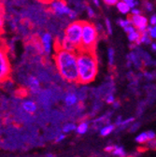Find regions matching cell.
Instances as JSON below:
<instances>
[{
    "label": "cell",
    "instance_id": "cell-1",
    "mask_svg": "<svg viewBox=\"0 0 156 157\" xmlns=\"http://www.w3.org/2000/svg\"><path fill=\"white\" fill-rule=\"evenodd\" d=\"M53 60L59 76L68 83H78L77 53L64 49L55 50Z\"/></svg>",
    "mask_w": 156,
    "mask_h": 157
},
{
    "label": "cell",
    "instance_id": "cell-2",
    "mask_svg": "<svg viewBox=\"0 0 156 157\" xmlns=\"http://www.w3.org/2000/svg\"><path fill=\"white\" fill-rule=\"evenodd\" d=\"M78 75L80 84H89L93 82L98 73V61L95 52L79 50L77 52Z\"/></svg>",
    "mask_w": 156,
    "mask_h": 157
},
{
    "label": "cell",
    "instance_id": "cell-3",
    "mask_svg": "<svg viewBox=\"0 0 156 157\" xmlns=\"http://www.w3.org/2000/svg\"><path fill=\"white\" fill-rule=\"evenodd\" d=\"M97 41H98V32L96 30L95 25L91 22L84 21L80 50L95 52Z\"/></svg>",
    "mask_w": 156,
    "mask_h": 157
},
{
    "label": "cell",
    "instance_id": "cell-4",
    "mask_svg": "<svg viewBox=\"0 0 156 157\" xmlns=\"http://www.w3.org/2000/svg\"><path fill=\"white\" fill-rule=\"evenodd\" d=\"M83 22L84 21H81V20L74 21V22L68 24L65 27V30L63 31L64 37L66 39H67L68 41H70L78 49V51H79L81 48Z\"/></svg>",
    "mask_w": 156,
    "mask_h": 157
},
{
    "label": "cell",
    "instance_id": "cell-5",
    "mask_svg": "<svg viewBox=\"0 0 156 157\" xmlns=\"http://www.w3.org/2000/svg\"><path fill=\"white\" fill-rule=\"evenodd\" d=\"M9 46L0 38V83H4L10 78L11 67L9 59Z\"/></svg>",
    "mask_w": 156,
    "mask_h": 157
},
{
    "label": "cell",
    "instance_id": "cell-6",
    "mask_svg": "<svg viewBox=\"0 0 156 157\" xmlns=\"http://www.w3.org/2000/svg\"><path fill=\"white\" fill-rule=\"evenodd\" d=\"M51 8L48 10L51 14H53L58 17L67 16L70 14L72 9H70L65 0H53L51 3Z\"/></svg>",
    "mask_w": 156,
    "mask_h": 157
},
{
    "label": "cell",
    "instance_id": "cell-7",
    "mask_svg": "<svg viewBox=\"0 0 156 157\" xmlns=\"http://www.w3.org/2000/svg\"><path fill=\"white\" fill-rule=\"evenodd\" d=\"M129 21L131 25L139 32H143L148 27V19L145 16H142L141 14H131V16L129 17Z\"/></svg>",
    "mask_w": 156,
    "mask_h": 157
},
{
    "label": "cell",
    "instance_id": "cell-8",
    "mask_svg": "<svg viewBox=\"0 0 156 157\" xmlns=\"http://www.w3.org/2000/svg\"><path fill=\"white\" fill-rule=\"evenodd\" d=\"M54 38L52 37L51 34L50 32H43L40 36V41L43 49V52L45 55H49L51 52L52 50V42Z\"/></svg>",
    "mask_w": 156,
    "mask_h": 157
},
{
    "label": "cell",
    "instance_id": "cell-9",
    "mask_svg": "<svg viewBox=\"0 0 156 157\" xmlns=\"http://www.w3.org/2000/svg\"><path fill=\"white\" fill-rule=\"evenodd\" d=\"M25 84L29 87V90L33 94H38L40 93V83L37 77L34 75L27 76L25 78Z\"/></svg>",
    "mask_w": 156,
    "mask_h": 157
},
{
    "label": "cell",
    "instance_id": "cell-10",
    "mask_svg": "<svg viewBox=\"0 0 156 157\" xmlns=\"http://www.w3.org/2000/svg\"><path fill=\"white\" fill-rule=\"evenodd\" d=\"M156 137V133L152 130H149V131H146V132H142L140 134H139L138 136H135V142L139 143V144H142V145H145L149 140H153Z\"/></svg>",
    "mask_w": 156,
    "mask_h": 157
},
{
    "label": "cell",
    "instance_id": "cell-11",
    "mask_svg": "<svg viewBox=\"0 0 156 157\" xmlns=\"http://www.w3.org/2000/svg\"><path fill=\"white\" fill-rule=\"evenodd\" d=\"M64 102H65V104H66V106L67 108L74 107V106H76L78 103H79V97H78L76 93L70 91V92H67V94H65Z\"/></svg>",
    "mask_w": 156,
    "mask_h": 157
},
{
    "label": "cell",
    "instance_id": "cell-12",
    "mask_svg": "<svg viewBox=\"0 0 156 157\" xmlns=\"http://www.w3.org/2000/svg\"><path fill=\"white\" fill-rule=\"evenodd\" d=\"M21 109L25 112H26L30 115H33L37 110V105L33 100H25L21 103Z\"/></svg>",
    "mask_w": 156,
    "mask_h": 157
},
{
    "label": "cell",
    "instance_id": "cell-13",
    "mask_svg": "<svg viewBox=\"0 0 156 157\" xmlns=\"http://www.w3.org/2000/svg\"><path fill=\"white\" fill-rule=\"evenodd\" d=\"M127 59L128 60L131 61V63L134 64V66L135 67V68L138 69H142L144 67V63L143 61L141 60V58L139 56V54L136 53L135 52H132L128 56H127Z\"/></svg>",
    "mask_w": 156,
    "mask_h": 157
},
{
    "label": "cell",
    "instance_id": "cell-14",
    "mask_svg": "<svg viewBox=\"0 0 156 157\" xmlns=\"http://www.w3.org/2000/svg\"><path fill=\"white\" fill-rule=\"evenodd\" d=\"M111 154L114 157H129V153H127L125 149L120 145H115L114 150L111 151Z\"/></svg>",
    "mask_w": 156,
    "mask_h": 157
},
{
    "label": "cell",
    "instance_id": "cell-15",
    "mask_svg": "<svg viewBox=\"0 0 156 157\" xmlns=\"http://www.w3.org/2000/svg\"><path fill=\"white\" fill-rule=\"evenodd\" d=\"M116 129V126L115 124H108L104 126H102L100 128V136H107L108 135H110L111 133H113Z\"/></svg>",
    "mask_w": 156,
    "mask_h": 157
},
{
    "label": "cell",
    "instance_id": "cell-16",
    "mask_svg": "<svg viewBox=\"0 0 156 157\" xmlns=\"http://www.w3.org/2000/svg\"><path fill=\"white\" fill-rule=\"evenodd\" d=\"M5 7L3 3H0V36L4 33V25H5Z\"/></svg>",
    "mask_w": 156,
    "mask_h": 157
},
{
    "label": "cell",
    "instance_id": "cell-17",
    "mask_svg": "<svg viewBox=\"0 0 156 157\" xmlns=\"http://www.w3.org/2000/svg\"><path fill=\"white\" fill-rule=\"evenodd\" d=\"M139 37H140V32L139 31H134L132 33L128 34V40L132 43H135L136 45H139L140 41H139Z\"/></svg>",
    "mask_w": 156,
    "mask_h": 157
},
{
    "label": "cell",
    "instance_id": "cell-18",
    "mask_svg": "<svg viewBox=\"0 0 156 157\" xmlns=\"http://www.w3.org/2000/svg\"><path fill=\"white\" fill-rule=\"evenodd\" d=\"M88 129H89V123L86 122L85 120L82 121L80 123V124L76 127L77 133L79 134V135H84V134H86V132L88 131Z\"/></svg>",
    "mask_w": 156,
    "mask_h": 157
},
{
    "label": "cell",
    "instance_id": "cell-19",
    "mask_svg": "<svg viewBox=\"0 0 156 157\" xmlns=\"http://www.w3.org/2000/svg\"><path fill=\"white\" fill-rule=\"evenodd\" d=\"M116 6H117V9H118V10L121 13H123V14H127L131 10L130 7L124 1H118V2H117V4H116Z\"/></svg>",
    "mask_w": 156,
    "mask_h": 157
},
{
    "label": "cell",
    "instance_id": "cell-20",
    "mask_svg": "<svg viewBox=\"0 0 156 157\" xmlns=\"http://www.w3.org/2000/svg\"><path fill=\"white\" fill-rule=\"evenodd\" d=\"M28 90L25 87H19L16 91H15V95L17 98H25V96L28 95Z\"/></svg>",
    "mask_w": 156,
    "mask_h": 157
},
{
    "label": "cell",
    "instance_id": "cell-21",
    "mask_svg": "<svg viewBox=\"0 0 156 157\" xmlns=\"http://www.w3.org/2000/svg\"><path fill=\"white\" fill-rule=\"evenodd\" d=\"M76 124L74 123H67L63 127H62V132L64 134H67V133H70L74 130H76Z\"/></svg>",
    "mask_w": 156,
    "mask_h": 157
},
{
    "label": "cell",
    "instance_id": "cell-22",
    "mask_svg": "<svg viewBox=\"0 0 156 157\" xmlns=\"http://www.w3.org/2000/svg\"><path fill=\"white\" fill-rule=\"evenodd\" d=\"M140 126H141V123L140 122H133L129 126H128V131L130 132V133H135L136 131H138L139 128H140Z\"/></svg>",
    "mask_w": 156,
    "mask_h": 157
},
{
    "label": "cell",
    "instance_id": "cell-23",
    "mask_svg": "<svg viewBox=\"0 0 156 157\" xmlns=\"http://www.w3.org/2000/svg\"><path fill=\"white\" fill-rule=\"evenodd\" d=\"M108 64L110 67L113 66L114 64V59H115V51L112 47L108 48Z\"/></svg>",
    "mask_w": 156,
    "mask_h": 157
},
{
    "label": "cell",
    "instance_id": "cell-24",
    "mask_svg": "<svg viewBox=\"0 0 156 157\" xmlns=\"http://www.w3.org/2000/svg\"><path fill=\"white\" fill-rule=\"evenodd\" d=\"M146 105H147V103H146L145 101H141V102L139 104L138 109H136V115H138L139 117H140V116L143 114V112H144V110H145V108H146Z\"/></svg>",
    "mask_w": 156,
    "mask_h": 157
},
{
    "label": "cell",
    "instance_id": "cell-25",
    "mask_svg": "<svg viewBox=\"0 0 156 157\" xmlns=\"http://www.w3.org/2000/svg\"><path fill=\"white\" fill-rule=\"evenodd\" d=\"M145 145H146V149L156 151V137H155V139H153V140H149Z\"/></svg>",
    "mask_w": 156,
    "mask_h": 157
},
{
    "label": "cell",
    "instance_id": "cell-26",
    "mask_svg": "<svg viewBox=\"0 0 156 157\" xmlns=\"http://www.w3.org/2000/svg\"><path fill=\"white\" fill-rule=\"evenodd\" d=\"M147 30L149 31V35H150V38L156 39V25H153V27H151V26H149V25H148Z\"/></svg>",
    "mask_w": 156,
    "mask_h": 157
},
{
    "label": "cell",
    "instance_id": "cell-27",
    "mask_svg": "<svg viewBox=\"0 0 156 157\" xmlns=\"http://www.w3.org/2000/svg\"><path fill=\"white\" fill-rule=\"evenodd\" d=\"M143 1V7L148 10V11H152L153 10V4L150 1V0H142Z\"/></svg>",
    "mask_w": 156,
    "mask_h": 157
},
{
    "label": "cell",
    "instance_id": "cell-28",
    "mask_svg": "<svg viewBox=\"0 0 156 157\" xmlns=\"http://www.w3.org/2000/svg\"><path fill=\"white\" fill-rule=\"evenodd\" d=\"M117 25H120L121 27H125V26H127V25H131V23H130V21H129V19H127V20H123V19H118L117 20Z\"/></svg>",
    "mask_w": 156,
    "mask_h": 157
},
{
    "label": "cell",
    "instance_id": "cell-29",
    "mask_svg": "<svg viewBox=\"0 0 156 157\" xmlns=\"http://www.w3.org/2000/svg\"><path fill=\"white\" fill-rule=\"evenodd\" d=\"M105 24H106V30L108 32V34L111 35L112 34V27H111V23L109 21V19L106 18L105 20Z\"/></svg>",
    "mask_w": 156,
    "mask_h": 157
},
{
    "label": "cell",
    "instance_id": "cell-30",
    "mask_svg": "<svg viewBox=\"0 0 156 157\" xmlns=\"http://www.w3.org/2000/svg\"><path fill=\"white\" fill-rule=\"evenodd\" d=\"M105 100H106V103L108 104V105H112V103L115 101V97L113 94H108V96H106L105 98Z\"/></svg>",
    "mask_w": 156,
    "mask_h": 157
},
{
    "label": "cell",
    "instance_id": "cell-31",
    "mask_svg": "<svg viewBox=\"0 0 156 157\" xmlns=\"http://www.w3.org/2000/svg\"><path fill=\"white\" fill-rule=\"evenodd\" d=\"M124 2L130 7V9L135 8V6L138 5V1L136 0H124Z\"/></svg>",
    "mask_w": 156,
    "mask_h": 157
},
{
    "label": "cell",
    "instance_id": "cell-32",
    "mask_svg": "<svg viewBox=\"0 0 156 157\" xmlns=\"http://www.w3.org/2000/svg\"><path fill=\"white\" fill-rule=\"evenodd\" d=\"M66 139V135L63 133V134H59V135H58L56 137H55V140H54V142L55 143H59V142H61V141H63L64 140Z\"/></svg>",
    "mask_w": 156,
    "mask_h": 157
},
{
    "label": "cell",
    "instance_id": "cell-33",
    "mask_svg": "<svg viewBox=\"0 0 156 157\" xmlns=\"http://www.w3.org/2000/svg\"><path fill=\"white\" fill-rule=\"evenodd\" d=\"M86 10H87V13H88V16L90 17V18H93L94 16H95V14H94V11H93V10L91 8V7H89L88 5H86Z\"/></svg>",
    "mask_w": 156,
    "mask_h": 157
},
{
    "label": "cell",
    "instance_id": "cell-34",
    "mask_svg": "<svg viewBox=\"0 0 156 157\" xmlns=\"http://www.w3.org/2000/svg\"><path fill=\"white\" fill-rule=\"evenodd\" d=\"M124 32H126L127 34H129V33H132V32L135 31V28L132 25H129L124 27Z\"/></svg>",
    "mask_w": 156,
    "mask_h": 157
},
{
    "label": "cell",
    "instance_id": "cell-35",
    "mask_svg": "<svg viewBox=\"0 0 156 157\" xmlns=\"http://www.w3.org/2000/svg\"><path fill=\"white\" fill-rule=\"evenodd\" d=\"M119 0H104V3L108 6H114L117 4Z\"/></svg>",
    "mask_w": 156,
    "mask_h": 157
},
{
    "label": "cell",
    "instance_id": "cell-36",
    "mask_svg": "<svg viewBox=\"0 0 156 157\" xmlns=\"http://www.w3.org/2000/svg\"><path fill=\"white\" fill-rule=\"evenodd\" d=\"M114 147H115V145H112V144L108 145L107 147H105V151H106V152H110V153H111V151L114 150Z\"/></svg>",
    "mask_w": 156,
    "mask_h": 157
},
{
    "label": "cell",
    "instance_id": "cell-37",
    "mask_svg": "<svg viewBox=\"0 0 156 157\" xmlns=\"http://www.w3.org/2000/svg\"><path fill=\"white\" fill-rule=\"evenodd\" d=\"M141 13V10H139V9H135V8H133L131 10V14L133 15H138V14H140Z\"/></svg>",
    "mask_w": 156,
    "mask_h": 157
},
{
    "label": "cell",
    "instance_id": "cell-38",
    "mask_svg": "<svg viewBox=\"0 0 156 157\" xmlns=\"http://www.w3.org/2000/svg\"><path fill=\"white\" fill-rule=\"evenodd\" d=\"M150 25H156V15L153 14L150 19Z\"/></svg>",
    "mask_w": 156,
    "mask_h": 157
},
{
    "label": "cell",
    "instance_id": "cell-39",
    "mask_svg": "<svg viewBox=\"0 0 156 157\" xmlns=\"http://www.w3.org/2000/svg\"><path fill=\"white\" fill-rule=\"evenodd\" d=\"M120 104H121L120 101H116V100H115V101L112 103V106H113L114 109H118V108L120 107Z\"/></svg>",
    "mask_w": 156,
    "mask_h": 157
},
{
    "label": "cell",
    "instance_id": "cell-40",
    "mask_svg": "<svg viewBox=\"0 0 156 157\" xmlns=\"http://www.w3.org/2000/svg\"><path fill=\"white\" fill-rule=\"evenodd\" d=\"M37 1H40L41 3H45V4H50L51 1H53V0H37Z\"/></svg>",
    "mask_w": 156,
    "mask_h": 157
},
{
    "label": "cell",
    "instance_id": "cell-41",
    "mask_svg": "<svg viewBox=\"0 0 156 157\" xmlns=\"http://www.w3.org/2000/svg\"><path fill=\"white\" fill-rule=\"evenodd\" d=\"M93 3L96 6V7H99L100 6V3H99V0H92Z\"/></svg>",
    "mask_w": 156,
    "mask_h": 157
},
{
    "label": "cell",
    "instance_id": "cell-42",
    "mask_svg": "<svg viewBox=\"0 0 156 157\" xmlns=\"http://www.w3.org/2000/svg\"><path fill=\"white\" fill-rule=\"evenodd\" d=\"M150 45H151V49L154 52H156V43H150Z\"/></svg>",
    "mask_w": 156,
    "mask_h": 157
},
{
    "label": "cell",
    "instance_id": "cell-43",
    "mask_svg": "<svg viewBox=\"0 0 156 157\" xmlns=\"http://www.w3.org/2000/svg\"><path fill=\"white\" fill-rule=\"evenodd\" d=\"M0 3H3V2H2V0H0Z\"/></svg>",
    "mask_w": 156,
    "mask_h": 157
},
{
    "label": "cell",
    "instance_id": "cell-44",
    "mask_svg": "<svg viewBox=\"0 0 156 157\" xmlns=\"http://www.w3.org/2000/svg\"><path fill=\"white\" fill-rule=\"evenodd\" d=\"M122 1H124V0H122Z\"/></svg>",
    "mask_w": 156,
    "mask_h": 157
}]
</instances>
